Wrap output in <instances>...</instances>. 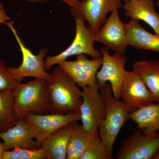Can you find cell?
Masks as SVG:
<instances>
[{
    "label": "cell",
    "instance_id": "obj_27",
    "mask_svg": "<svg viewBox=\"0 0 159 159\" xmlns=\"http://www.w3.org/2000/svg\"><path fill=\"white\" fill-rule=\"evenodd\" d=\"M6 150L3 142H0V159H2L3 154Z\"/></svg>",
    "mask_w": 159,
    "mask_h": 159
},
{
    "label": "cell",
    "instance_id": "obj_10",
    "mask_svg": "<svg viewBox=\"0 0 159 159\" xmlns=\"http://www.w3.org/2000/svg\"><path fill=\"white\" fill-rule=\"evenodd\" d=\"M119 9H115L103 25L94 33L95 41L101 43L117 54L125 55L128 47L125 24L119 16Z\"/></svg>",
    "mask_w": 159,
    "mask_h": 159
},
{
    "label": "cell",
    "instance_id": "obj_1",
    "mask_svg": "<svg viewBox=\"0 0 159 159\" xmlns=\"http://www.w3.org/2000/svg\"><path fill=\"white\" fill-rule=\"evenodd\" d=\"M45 83L50 111L53 113H80L82 90L59 66L53 69Z\"/></svg>",
    "mask_w": 159,
    "mask_h": 159
},
{
    "label": "cell",
    "instance_id": "obj_17",
    "mask_svg": "<svg viewBox=\"0 0 159 159\" xmlns=\"http://www.w3.org/2000/svg\"><path fill=\"white\" fill-rule=\"evenodd\" d=\"M125 27L128 46L159 53V34L146 31L136 20H131Z\"/></svg>",
    "mask_w": 159,
    "mask_h": 159
},
{
    "label": "cell",
    "instance_id": "obj_16",
    "mask_svg": "<svg viewBox=\"0 0 159 159\" xmlns=\"http://www.w3.org/2000/svg\"><path fill=\"white\" fill-rule=\"evenodd\" d=\"M154 0H130L124 3L125 16L131 20H142L159 34V14L156 11Z\"/></svg>",
    "mask_w": 159,
    "mask_h": 159
},
{
    "label": "cell",
    "instance_id": "obj_13",
    "mask_svg": "<svg viewBox=\"0 0 159 159\" xmlns=\"http://www.w3.org/2000/svg\"><path fill=\"white\" fill-rule=\"evenodd\" d=\"M102 57L89 59L85 54L77 55V59L73 61L66 60L59 62V66L71 79L84 88L97 84V74L102 65Z\"/></svg>",
    "mask_w": 159,
    "mask_h": 159
},
{
    "label": "cell",
    "instance_id": "obj_3",
    "mask_svg": "<svg viewBox=\"0 0 159 159\" xmlns=\"http://www.w3.org/2000/svg\"><path fill=\"white\" fill-rule=\"evenodd\" d=\"M15 113L16 120L26 115L50 111V103L45 80L36 79L21 84L13 90Z\"/></svg>",
    "mask_w": 159,
    "mask_h": 159
},
{
    "label": "cell",
    "instance_id": "obj_26",
    "mask_svg": "<svg viewBox=\"0 0 159 159\" xmlns=\"http://www.w3.org/2000/svg\"><path fill=\"white\" fill-rule=\"evenodd\" d=\"M0 20H3L5 22L10 20V18L6 14L5 9L2 3L0 2Z\"/></svg>",
    "mask_w": 159,
    "mask_h": 159
},
{
    "label": "cell",
    "instance_id": "obj_2",
    "mask_svg": "<svg viewBox=\"0 0 159 159\" xmlns=\"http://www.w3.org/2000/svg\"><path fill=\"white\" fill-rule=\"evenodd\" d=\"M99 91L105 98L107 109L98 133L102 144L113 159L114 144L121 128L129 119L130 111L121 100L114 98L110 84H106Z\"/></svg>",
    "mask_w": 159,
    "mask_h": 159
},
{
    "label": "cell",
    "instance_id": "obj_25",
    "mask_svg": "<svg viewBox=\"0 0 159 159\" xmlns=\"http://www.w3.org/2000/svg\"><path fill=\"white\" fill-rule=\"evenodd\" d=\"M27 2L32 3H45L50 0H25ZM70 8H75L79 5L80 0H61Z\"/></svg>",
    "mask_w": 159,
    "mask_h": 159
},
{
    "label": "cell",
    "instance_id": "obj_8",
    "mask_svg": "<svg viewBox=\"0 0 159 159\" xmlns=\"http://www.w3.org/2000/svg\"><path fill=\"white\" fill-rule=\"evenodd\" d=\"M107 47L100 50L102 63L100 70L97 74V83L99 89L109 82L115 99L119 100V93L126 70V58L125 55L115 53L111 55Z\"/></svg>",
    "mask_w": 159,
    "mask_h": 159
},
{
    "label": "cell",
    "instance_id": "obj_28",
    "mask_svg": "<svg viewBox=\"0 0 159 159\" xmlns=\"http://www.w3.org/2000/svg\"><path fill=\"white\" fill-rule=\"evenodd\" d=\"M153 159H159V149L156 154L154 157Z\"/></svg>",
    "mask_w": 159,
    "mask_h": 159
},
{
    "label": "cell",
    "instance_id": "obj_24",
    "mask_svg": "<svg viewBox=\"0 0 159 159\" xmlns=\"http://www.w3.org/2000/svg\"><path fill=\"white\" fill-rule=\"evenodd\" d=\"M20 83V81L12 77L9 72V67L0 58V91L13 90Z\"/></svg>",
    "mask_w": 159,
    "mask_h": 159
},
{
    "label": "cell",
    "instance_id": "obj_21",
    "mask_svg": "<svg viewBox=\"0 0 159 159\" xmlns=\"http://www.w3.org/2000/svg\"><path fill=\"white\" fill-rule=\"evenodd\" d=\"M16 121L13 90L0 91V132L11 128Z\"/></svg>",
    "mask_w": 159,
    "mask_h": 159
},
{
    "label": "cell",
    "instance_id": "obj_12",
    "mask_svg": "<svg viewBox=\"0 0 159 159\" xmlns=\"http://www.w3.org/2000/svg\"><path fill=\"white\" fill-rule=\"evenodd\" d=\"M119 99L127 107L130 112L154 102L150 91L133 71L125 70L120 89Z\"/></svg>",
    "mask_w": 159,
    "mask_h": 159
},
{
    "label": "cell",
    "instance_id": "obj_5",
    "mask_svg": "<svg viewBox=\"0 0 159 159\" xmlns=\"http://www.w3.org/2000/svg\"><path fill=\"white\" fill-rule=\"evenodd\" d=\"M5 24L14 35L22 54V61L18 67H9V72L12 77L20 81L26 77L44 80L48 79L51 74L47 72L45 68L44 59L47 56L48 49L43 48L40 49L38 54H34L24 44L17 30L15 28L13 22L8 21Z\"/></svg>",
    "mask_w": 159,
    "mask_h": 159
},
{
    "label": "cell",
    "instance_id": "obj_23",
    "mask_svg": "<svg viewBox=\"0 0 159 159\" xmlns=\"http://www.w3.org/2000/svg\"><path fill=\"white\" fill-rule=\"evenodd\" d=\"M79 159H111V158L99 136L94 139Z\"/></svg>",
    "mask_w": 159,
    "mask_h": 159
},
{
    "label": "cell",
    "instance_id": "obj_18",
    "mask_svg": "<svg viewBox=\"0 0 159 159\" xmlns=\"http://www.w3.org/2000/svg\"><path fill=\"white\" fill-rule=\"evenodd\" d=\"M129 118L147 134L159 133V102H152L129 112Z\"/></svg>",
    "mask_w": 159,
    "mask_h": 159
},
{
    "label": "cell",
    "instance_id": "obj_9",
    "mask_svg": "<svg viewBox=\"0 0 159 159\" xmlns=\"http://www.w3.org/2000/svg\"><path fill=\"white\" fill-rule=\"evenodd\" d=\"M122 0H82L76 7L70 8L71 14L82 17L95 33L105 23L109 12L122 8Z\"/></svg>",
    "mask_w": 159,
    "mask_h": 159
},
{
    "label": "cell",
    "instance_id": "obj_7",
    "mask_svg": "<svg viewBox=\"0 0 159 159\" xmlns=\"http://www.w3.org/2000/svg\"><path fill=\"white\" fill-rule=\"evenodd\" d=\"M122 142L116 154L118 159H153L159 149V133L147 134L139 129Z\"/></svg>",
    "mask_w": 159,
    "mask_h": 159
},
{
    "label": "cell",
    "instance_id": "obj_30",
    "mask_svg": "<svg viewBox=\"0 0 159 159\" xmlns=\"http://www.w3.org/2000/svg\"><path fill=\"white\" fill-rule=\"evenodd\" d=\"M6 22H5V21L3 20H0V24H5Z\"/></svg>",
    "mask_w": 159,
    "mask_h": 159
},
{
    "label": "cell",
    "instance_id": "obj_14",
    "mask_svg": "<svg viewBox=\"0 0 159 159\" xmlns=\"http://www.w3.org/2000/svg\"><path fill=\"white\" fill-rule=\"evenodd\" d=\"M0 139L3 140L6 150L16 148L31 150L39 148L32 129L25 119H18L11 128L0 132Z\"/></svg>",
    "mask_w": 159,
    "mask_h": 159
},
{
    "label": "cell",
    "instance_id": "obj_22",
    "mask_svg": "<svg viewBox=\"0 0 159 159\" xmlns=\"http://www.w3.org/2000/svg\"><path fill=\"white\" fill-rule=\"evenodd\" d=\"M46 159L44 152L41 148L31 150L16 148L13 150H6L2 159Z\"/></svg>",
    "mask_w": 159,
    "mask_h": 159
},
{
    "label": "cell",
    "instance_id": "obj_4",
    "mask_svg": "<svg viewBox=\"0 0 159 159\" xmlns=\"http://www.w3.org/2000/svg\"><path fill=\"white\" fill-rule=\"evenodd\" d=\"M75 22L76 34L74 40L67 48L60 54L49 56L45 60V68L50 70L53 66L74 55L87 54L93 59L102 57L100 51L94 47V33L85 25L84 20L79 16H73Z\"/></svg>",
    "mask_w": 159,
    "mask_h": 159
},
{
    "label": "cell",
    "instance_id": "obj_29",
    "mask_svg": "<svg viewBox=\"0 0 159 159\" xmlns=\"http://www.w3.org/2000/svg\"><path fill=\"white\" fill-rule=\"evenodd\" d=\"M156 5L157 7H159V0H157L156 2Z\"/></svg>",
    "mask_w": 159,
    "mask_h": 159
},
{
    "label": "cell",
    "instance_id": "obj_19",
    "mask_svg": "<svg viewBox=\"0 0 159 159\" xmlns=\"http://www.w3.org/2000/svg\"><path fill=\"white\" fill-rule=\"evenodd\" d=\"M132 71L143 80L150 91L154 102H159V60H139L134 63Z\"/></svg>",
    "mask_w": 159,
    "mask_h": 159
},
{
    "label": "cell",
    "instance_id": "obj_11",
    "mask_svg": "<svg viewBox=\"0 0 159 159\" xmlns=\"http://www.w3.org/2000/svg\"><path fill=\"white\" fill-rule=\"evenodd\" d=\"M24 119L31 125L34 133V138L38 147L40 148L42 142L58 129L72 122L80 120V113L73 114L53 113L39 115L30 113Z\"/></svg>",
    "mask_w": 159,
    "mask_h": 159
},
{
    "label": "cell",
    "instance_id": "obj_15",
    "mask_svg": "<svg viewBox=\"0 0 159 159\" xmlns=\"http://www.w3.org/2000/svg\"><path fill=\"white\" fill-rule=\"evenodd\" d=\"M76 122L61 127L43 141L40 148L44 152L46 159H66L69 141Z\"/></svg>",
    "mask_w": 159,
    "mask_h": 159
},
{
    "label": "cell",
    "instance_id": "obj_6",
    "mask_svg": "<svg viewBox=\"0 0 159 159\" xmlns=\"http://www.w3.org/2000/svg\"><path fill=\"white\" fill-rule=\"evenodd\" d=\"M82 89V102L80 108L81 125L86 130L98 133L106 113L105 98L97 84Z\"/></svg>",
    "mask_w": 159,
    "mask_h": 159
},
{
    "label": "cell",
    "instance_id": "obj_20",
    "mask_svg": "<svg viewBox=\"0 0 159 159\" xmlns=\"http://www.w3.org/2000/svg\"><path fill=\"white\" fill-rule=\"evenodd\" d=\"M99 136V133L88 131L82 125H79L76 122L69 141L66 159H79L94 139Z\"/></svg>",
    "mask_w": 159,
    "mask_h": 159
},
{
    "label": "cell",
    "instance_id": "obj_31",
    "mask_svg": "<svg viewBox=\"0 0 159 159\" xmlns=\"http://www.w3.org/2000/svg\"><path fill=\"white\" fill-rule=\"evenodd\" d=\"M129 1H130V0H122V2H124V3L126 2Z\"/></svg>",
    "mask_w": 159,
    "mask_h": 159
}]
</instances>
